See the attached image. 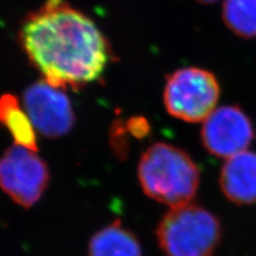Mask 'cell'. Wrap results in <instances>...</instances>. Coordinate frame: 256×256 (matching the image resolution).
I'll return each instance as SVG.
<instances>
[{
    "label": "cell",
    "mask_w": 256,
    "mask_h": 256,
    "mask_svg": "<svg viewBox=\"0 0 256 256\" xmlns=\"http://www.w3.org/2000/svg\"><path fill=\"white\" fill-rule=\"evenodd\" d=\"M254 137L251 120L238 106L217 108L203 122L201 130L208 153L226 159L248 150Z\"/></svg>",
    "instance_id": "obj_7"
},
{
    "label": "cell",
    "mask_w": 256,
    "mask_h": 256,
    "mask_svg": "<svg viewBox=\"0 0 256 256\" xmlns=\"http://www.w3.org/2000/svg\"><path fill=\"white\" fill-rule=\"evenodd\" d=\"M0 124L9 130L16 146L38 150L34 126L18 98L12 94L0 96Z\"/></svg>",
    "instance_id": "obj_10"
},
{
    "label": "cell",
    "mask_w": 256,
    "mask_h": 256,
    "mask_svg": "<svg viewBox=\"0 0 256 256\" xmlns=\"http://www.w3.org/2000/svg\"><path fill=\"white\" fill-rule=\"evenodd\" d=\"M223 194L237 205L256 202V153L244 150L226 159L220 173Z\"/></svg>",
    "instance_id": "obj_8"
},
{
    "label": "cell",
    "mask_w": 256,
    "mask_h": 256,
    "mask_svg": "<svg viewBox=\"0 0 256 256\" xmlns=\"http://www.w3.org/2000/svg\"><path fill=\"white\" fill-rule=\"evenodd\" d=\"M24 108L36 130L47 138L63 137L73 128L75 114L68 95L45 80L28 86Z\"/></svg>",
    "instance_id": "obj_6"
},
{
    "label": "cell",
    "mask_w": 256,
    "mask_h": 256,
    "mask_svg": "<svg viewBox=\"0 0 256 256\" xmlns=\"http://www.w3.org/2000/svg\"><path fill=\"white\" fill-rule=\"evenodd\" d=\"M198 2H202V4H210L218 2V0H198Z\"/></svg>",
    "instance_id": "obj_12"
},
{
    "label": "cell",
    "mask_w": 256,
    "mask_h": 256,
    "mask_svg": "<svg viewBox=\"0 0 256 256\" xmlns=\"http://www.w3.org/2000/svg\"><path fill=\"white\" fill-rule=\"evenodd\" d=\"M50 182V170L36 152L20 146L8 148L0 157V188L25 208L36 205Z\"/></svg>",
    "instance_id": "obj_5"
},
{
    "label": "cell",
    "mask_w": 256,
    "mask_h": 256,
    "mask_svg": "<svg viewBox=\"0 0 256 256\" xmlns=\"http://www.w3.org/2000/svg\"><path fill=\"white\" fill-rule=\"evenodd\" d=\"M156 235L166 256H212L220 242L221 226L210 212L189 203L171 208Z\"/></svg>",
    "instance_id": "obj_3"
},
{
    "label": "cell",
    "mask_w": 256,
    "mask_h": 256,
    "mask_svg": "<svg viewBox=\"0 0 256 256\" xmlns=\"http://www.w3.org/2000/svg\"><path fill=\"white\" fill-rule=\"evenodd\" d=\"M138 178L148 198L173 208L194 200L200 186V169L185 150L157 142L142 154Z\"/></svg>",
    "instance_id": "obj_2"
},
{
    "label": "cell",
    "mask_w": 256,
    "mask_h": 256,
    "mask_svg": "<svg viewBox=\"0 0 256 256\" xmlns=\"http://www.w3.org/2000/svg\"><path fill=\"white\" fill-rule=\"evenodd\" d=\"M88 253L89 256H142L137 237L118 221L92 236Z\"/></svg>",
    "instance_id": "obj_9"
},
{
    "label": "cell",
    "mask_w": 256,
    "mask_h": 256,
    "mask_svg": "<svg viewBox=\"0 0 256 256\" xmlns=\"http://www.w3.org/2000/svg\"><path fill=\"white\" fill-rule=\"evenodd\" d=\"M220 86L210 70L184 68L168 77L164 107L171 116L188 123L204 122L217 109Z\"/></svg>",
    "instance_id": "obj_4"
},
{
    "label": "cell",
    "mask_w": 256,
    "mask_h": 256,
    "mask_svg": "<svg viewBox=\"0 0 256 256\" xmlns=\"http://www.w3.org/2000/svg\"><path fill=\"white\" fill-rule=\"evenodd\" d=\"M20 40L45 82L59 89L76 90L93 82L109 61L105 36L66 0H47L28 15Z\"/></svg>",
    "instance_id": "obj_1"
},
{
    "label": "cell",
    "mask_w": 256,
    "mask_h": 256,
    "mask_svg": "<svg viewBox=\"0 0 256 256\" xmlns=\"http://www.w3.org/2000/svg\"><path fill=\"white\" fill-rule=\"evenodd\" d=\"M222 18L236 36L256 38V0H226Z\"/></svg>",
    "instance_id": "obj_11"
}]
</instances>
